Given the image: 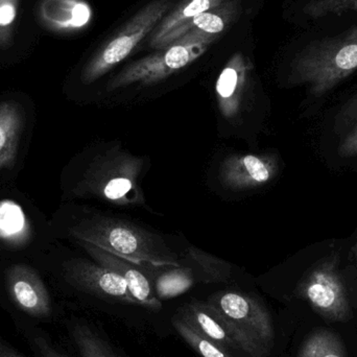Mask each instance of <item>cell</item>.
Returning a JSON list of instances; mask_svg holds the SVG:
<instances>
[{"instance_id": "4fadbf2b", "label": "cell", "mask_w": 357, "mask_h": 357, "mask_svg": "<svg viewBox=\"0 0 357 357\" xmlns=\"http://www.w3.org/2000/svg\"><path fill=\"white\" fill-rule=\"evenodd\" d=\"M38 17L50 31H73L88 24L91 10L83 0H42Z\"/></svg>"}, {"instance_id": "7c38bea8", "label": "cell", "mask_w": 357, "mask_h": 357, "mask_svg": "<svg viewBox=\"0 0 357 357\" xmlns=\"http://www.w3.org/2000/svg\"><path fill=\"white\" fill-rule=\"evenodd\" d=\"M177 316L193 331L227 350H241L236 335L207 302L192 300L178 308Z\"/></svg>"}, {"instance_id": "30bf717a", "label": "cell", "mask_w": 357, "mask_h": 357, "mask_svg": "<svg viewBox=\"0 0 357 357\" xmlns=\"http://www.w3.org/2000/svg\"><path fill=\"white\" fill-rule=\"evenodd\" d=\"M79 241V245L89 253V255L100 266L113 271L123 277L127 282L132 296L140 306L148 310H160L162 304L153 291L152 285L146 275L142 271V266L131 260L110 253L98 245L86 241Z\"/></svg>"}, {"instance_id": "52a82bcc", "label": "cell", "mask_w": 357, "mask_h": 357, "mask_svg": "<svg viewBox=\"0 0 357 357\" xmlns=\"http://www.w3.org/2000/svg\"><path fill=\"white\" fill-rule=\"evenodd\" d=\"M142 161L126 153H108L96 165L89 178V188L113 203H137V178L142 172Z\"/></svg>"}, {"instance_id": "f546056e", "label": "cell", "mask_w": 357, "mask_h": 357, "mask_svg": "<svg viewBox=\"0 0 357 357\" xmlns=\"http://www.w3.org/2000/svg\"><path fill=\"white\" fill-rule=\"evenodd\" d=\"M352 107H354V108L357 109V98L356 100H354V104H352Z\"/></svg>"}, {"instance_id": "44dd1931", "label": "cell", "mask_w": 357, "mask_h": 357, "mask_svg": "<svg viewBox=\"0 0 357 357\" xmlns=\"http://www.w3.org/2000/svg\"><path fill=\"white\" fill-rule=\"evenodd\" d=\"M193 284V277L190 271L180 268L167 271L157 278L155 293L159 300H169L182 295Z\"/></svg>"}, {"instance_id": "e0dca14e", "label": "cell", "mask_w": 357, "mask_h": 357, "mask_svg": "<svg viewBox=\"0 0 357 357\" xmlns=\"http://www.w3.org/2000/svg\"><path fill=\"white\" fill-rule=\"evenodd\" d=\"M226 0H185L177 10H174L169 17L165 19L153 33L151 43L152 46L156 45L161 39L180 25L188 22L191 19L212 8H218L224 3Z\"/></svg>"}, {"instance_id": "4316f807", "label": "cell", "mask_w": 357, "mask_h": 357, "mask_svg": "<svg viewBox=\"0 0 357 357\" xmlns=\"http://www.w3.org/2000/svg\"><path fill=\"white\" fill-rule=\"evenodd\" d=\"M342 157L357 156V127L345 138L339 149Z\"/></svg>"}, {"instance_id": "d4e9b609", "label": "cell", "mask_w": 357, "mask_h": 357, "mask_svg": "<svg viewBox=\"0 0 357 357\" xmlns=\"http://www.w3.org/2000/svg\"><path fill=\"white\" fill-rule=\"evenodd\" d=\"M25 339L36 357H70L63 354L50 341L44 331L35 327L24 329Z\"/></svg>"}, {"instance_id": "ba28073f", "label": "cell", "mask_w": 357, "mask_h": 357, "mask_svg": "<svg viewBox=\"0 0 357 357\" xmlns=\"http://www.w3.org/2000/svg\"><path fill=\"white\" fill-rule=\"evenodd\" d=\"M4 284L10 302L21 314L41 322L52 319V297L35 270L24 264H14L6 270Z\"/></svg>"}, {"instance_id": "603a6c76", "label": "cell", "mask_w": 357, "mask_h": 357, "mask_svg": "<svg viewBox=\"0 0 357 357\" xmlns=\"http://www.w3.org/2000/svg\"><path fill=\"white\" fill-rule=\"evenodd\" d=\"M25 216L20 208L13 203L0 204V238L16 241L25 229Z\"/></svg>"}, {"instance_id": "6da1fadb", "label": "cell", "mask_w": 357, "mask_h": 357, "mask_svg": "<svg viewBox=\"0 0 357 357\" xmlns=\"http://www.w3.org/2000/svg\"><path fill=\"white\" fill-rule=\"evenodd\" d=\"M357 70V25L337 37L310 43L291 64V82L321 96Z\"/></svg>"}, {"instance_id": "ffe728a7", "label": "cell", "mask_w": 357, "mask_h": 357, "mask_svg": "<svg viewBox=\"0 0 357 357\" xmlns=\"http://www.w3.org/2000/svg\"><path fill=\"white\" fill-rule=\"evenodd\" d=\"M174 328L177 331L178 335L184 340L185 343L188 344L193 351L197 352L202 357H235L229 354V350L222 346L218 345L214 342L206 339L203 335H199L197 331H193L186 322L182 320L180 317L175 314L173 320Z\"/></svg>"}, {"instance_id": "7a4b0ae2", "label": "cell", "mask_w": 357, "mask_h": 357, "mask_svg": "<svg viewBox=\"0 0 357 357\" xmlns=\"http://www.w3.org/2000/svg\"><path fill=\"white\" fill-rule=\"evenodd\" d=\"M79 241L98 245L139 266H178L175 255L148 231L114 218L98 216L84 220L73 230Z\"/></svg>"}, {"instance_id": "8992f818", "label": "cell", "mask_w": 357, "mask_h": 357, "mask_svg": "<svg viewBox=\"0 0 357 357\" xmlns=\"http://www.w3.org/2000/svg\"><path fill=\"white\" fill-rule=\"evenodd\" d=\"M297 295L306 300L322 318L347 322L352 310L335 257L322 260L302 279Z\"/></svg>"}, {"instance_id": "d6986e66", "label": "cell", "mask_w": 357, "mask_h": 357, "mask_svg": "<svg viewBox=\"0 0 357 357\" xmlns=\"http://www.w3.org/2000/svg\"><path fill=\"white\" fill-rule=\"evenodd\" d=\"M298 357H347V354L339 335L320 329L305 340Z\"/></svg>"}, {"instance_id": "7402d4cb", "label": "cell", "mask_w": 357, "mask_h": 357, "mask_svg": "<svg viewBox=\"0 0 357 357\" xmlns=\"http://www.w3.org/2000/svg\"><path fill=\"white\" fill-rule=\"evenodd\" d=\"M186 255L192 264L199 266L208 280L212 282H227L230 279L232 268L228 262L192 247L188 248Z\"/></svg>"}, {"instance_id": "9a60e30c", "label": "cell", "mask_w": 357, "mask_h": 357, "mask_svg": "<svg viewBox=\"0 0 357 357\" xmlns=\"http://www.w3.org/2000/svg\"><path fill=\"white\" fill-rule=\"evenodd\" d=\"M21 127L22 113L17 102L0 104V171L14 165Z\"/></svg>"}, {"instance_id": "2e32d148", "label": "cell", "mask_w": 357, "mask_h": 357, "mask_svg": "<svg viewBox=\"0 0 357 357\" xmlns=\"http://www.w3.org/2000/svg\"><path fill=\"white\" fill-rule=\"evenodd\" d=\"M245 82V62L241 54H236L225 67L216 83V91L222 112L228 115L234 112L241 100Z\"/></svg>"}, {"instance_id": "277c9868", "label": "cell", "mask_w": 357, "mask_h": 357, "mask_svg": "<svg viewBox=\"0 0 357 357\" xmlns=\"http://www.w3.org/2000/svg\"><path fill=\"white\" fill-rule=\"evenodd\" d=\"M216 37L193 29L169 44L167 50L146 56L123 69L109 82L108 90L111 91L133 84L149 85L161 81L199 58Z\"/></svg>"}, {"instance_id": "83f0119b", "label": "cell", "mask_w": 357, "mask_h": 357, "mask_svg": "<svg viewBox=\"0 0 357 357\" xmlns=\"http://www.w3.org/2000/svg\"><path fill=\"white\" fill-rule=\"evenodd\" d=\"M0 357H24L10 343L0 337Z\"/></svg>"}, {"instance_id": "484cf974", "label": "cell", "mask_w": 357, "mask_h": 357, "mask_svg": "<svg viewBox=\"0 0 357 357\" xmlns=\"http://www.w3.org/2000/svg\"><path fill=\"white\" fill-rule=\"evenodd\" d=\"M18 8L19 0H0V45H6L10 40Z\"/></svg>"}, {"instance_id": "ac0fdd59", "label": "cell", "mask_w": 357, "mask_h": 357, "mask_svg": "<svg viewBox=\"0 0 357 357\" xmlns=\"http://www.w3.org/2000/svg\"><path fill=\"white\" fill-rule=\"evenodd\" d=\"M69 335L82 357H121L98 331L83 322L68 325Z\"/></svg>"}, {"instance_id": "8fae6325", "label": "cell", "mask_w": 357, "mask_h": 357, "mask_svg": "<svg viewBox=\"0 0 357 357\" xmlns=\"http://www.w3.org/2000/svg\"><path fill=\"white\" fill-rule=\"evenodd\" d=\"M277 173V162L271 156L235 155L220 169V178L229 188L245 190L270 182Z\"/></svg>"}, {"instance_id": "5b68a950", "label": "cell", "mask_w": 357, "mask_h": 357, "mask_svg": "<svg viewBox=\"0 0 357 357\" xmlns=\"http://www.w3.org/2000/svg\"><path fill=\"white\" fill-rule=\"evenodd\" d=\"M171 0H156L140 10L100 52L88 63L82 75L84 83L90 84L106 75L115 65L123 62L139 42L154 29L169 10Z\"/></svg>"}, {"instance_id": "f1b7e54d", "label": "cell", "mask_w": 357, "mask_h": 357, "mask_svg": "<svg viewBox=\"0 0 357 357\" xmlns=\"http://www.w3.org/2000/svg\"><path fill=\"white\" fill-rule=\"evenodd\" d=\"M352 251H354V256H356V260H357V243L356 245H354V249H352Z\"/></svg>"}, {"instance_id": "9c48e42d", "label": "cell", "mask_w": 357, "mask_h": 357, "mask_svg": "<svg viewBox=\"0 0 357 357\" xmlns=\"http://www.w3.org/2000/svg\"><path fill=\"white\" fill-rule=\"evenodd\" d=\"M65 277L84 293L113 303L139 305L123 277L98 262L75 260L67 264Z\"/></svg>"}, {"instance_id": "5bb4252c", "label": "cell", "mask_w": 357, "mask_h": 357, "mask_svg": "<svg viewBox=\"0 0 357 357\" xmlns=\"http://www.w3.org/2000/svg\"><path fill=\"white\" fill-rule=\"evenodd\" d=\"M236 2L230 1L220 4L218 8L207 10L199 16L189 20L188 22L180 25L177 29L167 33L162 38L154 47L162 48L176 41L193 29H201L210 35H216L222 33L231 19L236 15Z\"/></svg>"}, {"instance_id": "3957f363", "label": "cell", "mask_w": 357, "mask_h": 357, "mask_svg": "<svg viewBox=\"0 0 357 357\" xmlns=\"http://www.w3.org/2000/svg\"><path fill=\"white\" fill-rule=\"evenodd\" d=\"M206 302L236 335L243 352L251 357L270 356L275 341L274 323L259 298L243 291H222Z\"/></svg>"}, {"instance_id": "cb8c5ba5", "label": "cell", "mask_w": 357, "mask_h": 357, "mask_svg": "<svg viewBox=\"0 0 357 357\" xmlns=\"http://www.w3.org/2000/svg\"><path fill=\"white\" fill-rule=\"evenodd\" d=\"M350 10H357V0H312L304 6L305 14L312 18L341 15Z\"/></svg>"}]
</instances>
